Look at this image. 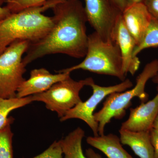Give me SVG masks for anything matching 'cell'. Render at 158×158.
<instances>
[{
    "instance_id": "obj_1",
    "label": "cell",
    "mask_w": 158,
    "mask_h": 158,
    "mask_svg": "<svg viewBox=\"0 0 158 158\" xmlns=\"http://www.w3.org/2000/svg\"><path fill=\"white\" fill-rule=\"evenodd\" d=\"M52 9L54 13L52 27L42 39L31 44L23 59L26 66L52 54H64L77 59L86 56L88 20L81 2L62 0Z\"/></svg>"
},
{
    "instance_id": "obj_2",
    "label": "cell",
    "mask_w": 158,
    "mask_h": 158,
    "mask_svg": "<svg viewBox=\"0 0 158 158\" xmlns=\"http://www.w3.org/2000/svg\"><path fill=\"white\" fill-rule=\"evenodd\" d=\"M62 0H49L39 5L11 13L0 21V54L18 40L34 43L44 37L53 24L52 17L43 14Z\"/></svg>"
},
{
    "instance_id": "obj_3",
    "label": "cell",
    "mask_w": 158,
    "mask_h": 158,
    "mask_svg": "<svg viewBox=\"0 0 158 158\" xmlns=\"http://www.w3.org/2000/svg\"><path fill=\"white\" fill-rule=\"evenodd\" d=\"M85 59L78 64L57 71L71 73L82 69L99 74L126 79L120 48L116 41H106L93 32L88 36V48Z\"/></svg>"
},
{
    "instance_id": "obj_4",
    "label": "cell",
    "mask_w": 158,
    "mask_h": 158,
    "mask_svg": "<svg viewBox=\"0 0 158 158\" xmlns=\"http://www.w3.org/2000/svg\"><path fill=\"white\" fill-rule=\"evenodd\" d=\"M158 71V60H154L145 65L137 77L134 88L108 95L102 109L94 114V119L98 123L99 135H104L105 127L112 118L121 119L124 116L126 110L130 106L133 98H138L141 102L147 101L148 95L145 90L146 83Z\"/></svg>"
},
{
    "instance_id": "obj_5",
    "label": "cell",
    "mask_w": 158,
    "mask_h": 158,
    "mask_svg": "<svg viewBox=\"0 0 158 158\" xmlns=\"http://www.w3.org/2000/svg\"><path fill=\"white\" fill-rule=\"evenodd\" d=\"M31 44L28 40H16L0 54V97L16 98L19 87L25 80L23 76L27 66L23 57Z\"/></svg>"
},
{
    "instance_id": "obj_6",
    "label": "cell",
    "mask_w": 158,
    "mask_h": 158,
    "mask_svg": "<svg viewBox=\"0 0 158 158\" xmlns=\"http://www.w3.org/2000/svg\"><path fill=\"white\" fill-rule=\"evenodd\" d=\"M94 81L91 77L77 81L69 76L54 84L46 91L32 95V100L44 103L47 109L56 112L61 118L69 110L82 101L80 91Z\"/></svg>"
},
{
    "instance_id": "obj_7",
    "label": "cell",
    "mask_w": 158,
    "mask_h": 158,
    "mask_svg": "<svg viewBox=\"0 0 158 158\" xmlns=\"http://www.w3.org/2000/svg\"><path fill=\"white\" fill-rule=\"evenodd\" d=\"M93 94L86 101L81 102L73 108L69 110L65 116L60 118L63 122L72 118L81 119L87 123L92 130L94 136L99 135L98 125L94 117V110L99 104L108 95L114 92H121L132 88L133 84L129 79L113 86L103 87L96 85L94 81L90 86Z\"/></svg>"
},
{
    "instance_id": "obj_8",
    "label": "cell",
    "mask_w": 158,
    "mask_h": 158,
    "mask_svg": "<svg viewBox=\"0 0 158 158\" xmlns=\"http://www.w3.org/2000/svg\"><path fill=\"white\" fill-rule=\"evenodd\" d=\"M88 22L104 41H115L114 30L122 11L113 0H84Z\"/></svg>"
},
{
    "instance_id": "obj_9",
    "label": "cell",
    "mask_w": 158,
    "mask_h": 158,
    "mask_svg": "<svg viewBox=\"0 0 158 158\" xmlns=\"http://www.w3.org/2000/svg\"><path fill=\"white\" fill-rule=\"evenodd\" d=\"M70 73H58L54 74L45 68L33 69L30 73V78L20 85L16 97L22 98L44 92L54 84L70 76Z\"/></svg>"
},
{
    "instance_id": "obj_10",
    "label": "cell",
    "mask_w": 158,
    "mask_h": 158,
    "mask_svg": "<svg viewBox=\"0 0 158 158\" xmlns=\"http://www.w3.org/2000/svg\"><path fill=\"white\" fill-rule=\"evenodd\" d=\"M152 100L130 109L129 116L122 123L120 129L135 132L151 131L158 114V88Z\"/></svg>"
},
{
    "instance_id": "obj_11",
    "label": "cell",
    "mask_w": 158,
    "mask_h": 158,
    "mask_svg": "<svg viewBox=\"0 0 158 158\" xmlns=\"http://www.w3.org/2000/svg\"><path fill=\"white\" fill-rule=\"evenodd\" d=\"M113 38L120 48L125 74L127 76L130 73L134 76L138 70L141 62L138 57L134 56L137 43L125 25L122 14L116 23Z\"/></svg>"
},
{
    "instance_id": "obj_12",
    "label": "cell",
    "mask_w": 158,
    "mask_h": 158,
    "mask_svg": "<svg viewBox=\"0 0 158 158\" xmlns=\"http://www.w3.org/2000/svg\"><path fill=\"white\" fill-rule=\"evenodd\" d=\"M125 25L135 40L137 46L142 41L152 19L143 3L128 6L122 13Z\"/></svg>"
},
{
    "instance_id": "obj_13",
    "label": "cell",
    "mask_w": 158,
    "mask_h": 158,
    "mask_svg": "<svg viewBox=\"0 0 158 158\" xmlns=\"http://www.w3.org/2000/svg\"><path fill=\"white\" fill-rule=\"evenodd\" d=\"M122 144L129 146L140 158H154L150 131L135 132L119 129Z\"/></svg>"
},
{
    "instance_id": "obj_14",
    "label": "cell",
    "mask_w": 158,
    "mask_h": 158,
    "mask_svg": "<svg viewBox=\"0 0 158 158\" xmlns=\"http://www.w3.org/2000/svg\"><path fill=\"white\" fill-rule=\"evenodd\" d=\"M86 141L103 153L108 158H134L123 147L120 138L114 134L89 136Z\"/></svg>"
},
{
    "instance_id": "obj_15",
    "label": "cell",
    "mask_w": 158,
    "mask_h": 158,
    "mask_svg": "<svg viewBox=\"0 0 158 158\" xmlns=\"http://www.w3.org/2000/svg\"><path fill=\"white\" fill-rule=\"evenodd\" d=\"M85 131L78 127L60 140L64 158H88L84 155L82 141Z\"/></svg>"
},
{
    "instance_id": "obj_16",
    "label": "cell",
    "mask_w": 158,
    "mask_h": 158,
    "mask_svg": "<svg viewBox=\"0 0 158 158\" xmlns=\"http://www.w3.org/2000/svg\"><path fill=\"white\" fill-rule=\"evenodd\" d=\"M32 102H33L32 95L22 98L16 97L6 99L0 97V130L14 119L12 117H8L11 111L24 106Z\"/></svg>"
},
{
    "instance_id": "obj_17",
    "label": "cell",
    "mask_w": 158,
    "mask_h": 158,
    "mask_svg": "<svg viewBox=\"0 0 158 158\" xmlns=\"http://www.w3.org/2000/svg\"><path fill=\"white\" fill-rule=\"evenodd\" d=\"M158 46V20L153 18L140 44L136 46L134 56H137L143 50Z\"/></svg>"
},
{
    "instance_id": "obj_18",
    "label": "cell",
    "mask_w": 158,
    "mask_h": 158,
    "mask_svg": "<svg viewBox=\"0 0 158 158\" xmlns=\"http://www.w3.org/2000/svg\"><path fill=\"white\" fill-rule=\"evenodd\" d=\"M14 119L0 130V158H13L12 141L13 133L11 125Z\"/></svg>"
},
{
    "instance_id": "obj_19",
    "label": "cell",
    "mask_w": 158,
    "mask_h": 158,
    "mask_svg": "<svg viewBox=\"0 0 158 158\" xmlns=\"http://www.w3.org/2000/svg\"><path fill=\"white\" fill-rule=\"evenodd\" d=\"M49 0H8L5 6L11 13H16L27 8L39 6Z\"/></svg>"
},
{
    "instance_id": "obj_20",
    "label": "cell",
    "mask_w": 158,
    "mask_h": 158,
    "mask_svg": "<svg viewBox=\"0 0 158 158\" xmlns=\"http://www.w3.org/2000/svg\"><path fill=\"white\" fill-rule=\"evenodd\" d=\"M61 141H54L51 146L42 153L33 158H63Z\"/></svg>"
},
{
    "instance_id": "obj_21",
    "label": "cell",
    "mask_w": 158,
    "mask_h": 158,
    "mask_svg": "<svg viewBox=\"0 0 158 158\" xmlns=\"http://www.w3.org/2000/svg\"><path fill=\"white\" fill-rule=\"evenodd\" d=\"M143 3L152 17L158 20V0H144Z\"/></svg>"
},
{
    "instance_id": "obj_22",
    "label": "cell",
    "mask_w": 158,
    "mask_h": 158,
    "mask_svg": "<svg viewBox=\"0 0 158 158\" xmlns=\"http://www.w3.org/2000/svg\"><path fill=\"white\" fill-rule=\"evenodd\" d=\"M151 140L154 149V158H158V131L152 128L150 131Z\"/></svg>"
},
{
    "instance_id": "obj_23",
    "label": "cell",
    "mask_w": 158,
    "mask_h": 158,
    "mask_svg": "<svg viewBox=\"0 0 158 158\" xmlns=\"http://www.w3.org/2000/svg\"><path fill=\"white\" fill-rule=\"evenodd\" d=\"M116 6L123 12L127 7V0H113Z\"/></svg>"
},
{
    "instance_id": "obj_24",
    "label": "cell",
    "mask_w": 158,
    "mask_h": 158,
    "mask_svg": "<svg viewBox=\"0 0 158 158\" xmlns=\"http://www.w3.org/2000/svg\"><path fill=\"white\" fill-rule=\"evenodd\" d=\"M86 156L88 158H102L100 155L94 152L92 148L86 149Z\"/></svg>"
},
{
    "instance_id": "obj_25",
    "label": "cell",
    "mask_w": 158,
    "mask_h": 158,
    "mask_svg": "<svg viewBox=\"0 0 158 158\" xmlns=\"http://www.w3.org/2000/svg\"><path fill=\"white\" fill-rule=\"evenodd\" d=\"M11 12L6 7L0 6V21L11 14Z\"/></svg>"
},
{
    "instance_id": "obj_26",
    "label": "cell",
    "mask_w": 158,
    "mask_h": 158,
    "mask_svg": "<svg viewBox=\"0 0 158 158\" xmlns=\"http://www.w3.org/2000/svg\"><path fill=\"white\" fill-rule=\"evenodd\" d=\"M144 1V0H127V7L134 4L143 3Z\"/></svg>"
},
{
    "instance_id": "obj_27",
    "label": "cell",
    "mask_w": 158,
    "mask_h": 158,
    "mask_svg": "<svg viewBox=\"0 0 158 158\" xmlns=\"http://www.w3.org/2000/svg\"><path fill=\"white\" fill-rule=\"evenodd\" d=\"M152 128L155 129L158 131V114L156 117L153 125Z\"/></svg>"
},
{
    "instance_id": "obj_28",
    "label": "cell",
    "mask_w": 158,
    "mask_h": 158,
    "mask_svg": "<svg viewBox=\"0 0 158 158\" xmlns=\"http://www.w3.org/2000/svg\"><path fill=\"white\" fill-rule=\"evenodd\" d=\"M152 81L158 85V71L155 75L152 78Z\"/></svg>"
},
{
    "instance_id": "obj_29",
    "label": "cell",
    "mask_w": 158,
    "mask_h": 158,
    "mask_svg": "<svg viewBox=\"0 0 158 158\" xmlns=\"http://www.w3.org/2000/svg\"><path fill=\"white\" fill-rule=\"evenodd\" d=\"M8 0H0V6H2L4 3H6L8 2Z\"/></svg>"
}]
</instances>
